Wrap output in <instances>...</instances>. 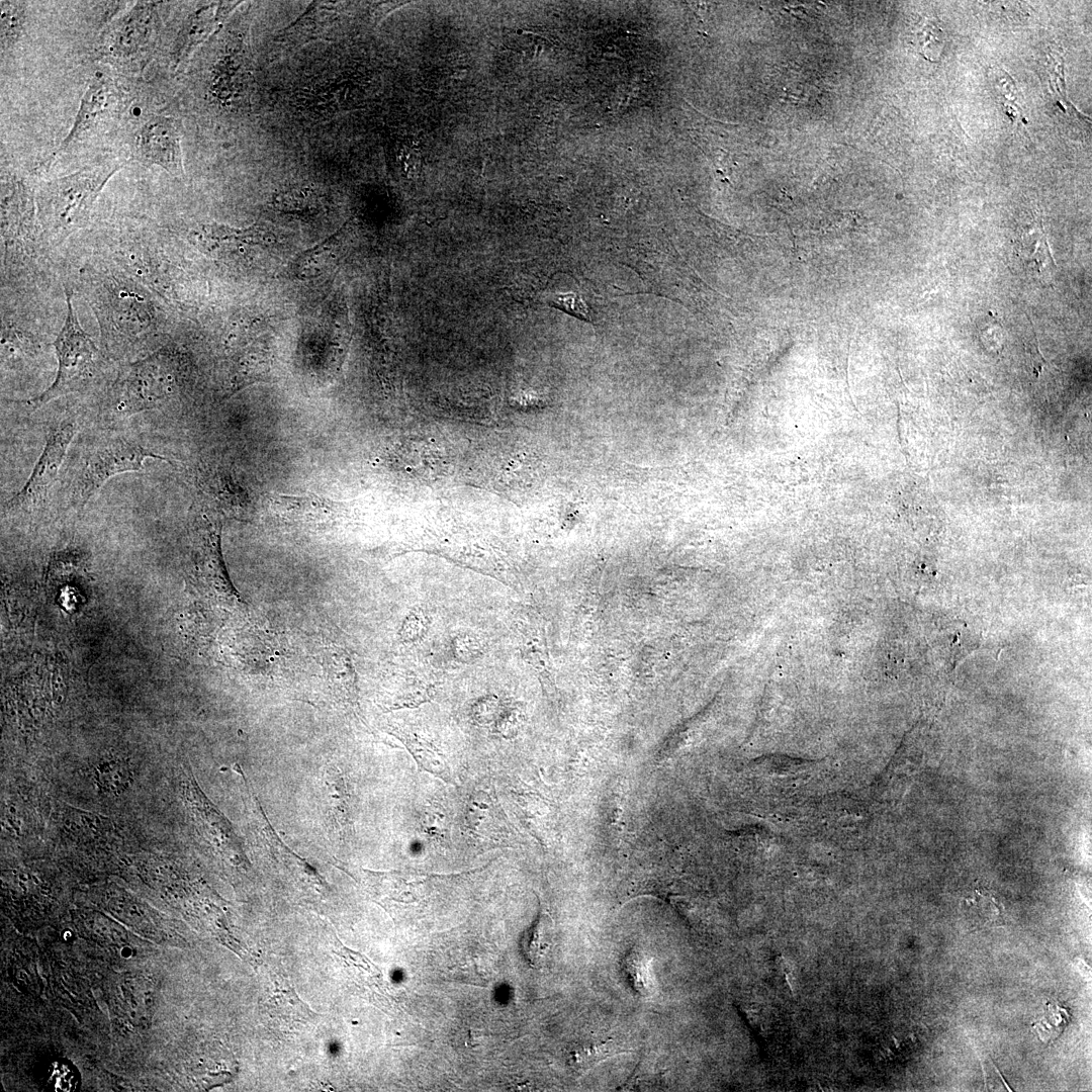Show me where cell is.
<instances>
[{"instance_id":"obj_19","label":"cell","mask_w":1092,"mask_h":1092,"mask_svg":"<svg viewBox=\"0 0 1092 1092\" xmlns=\"http://www.w3.org/2000/svg\"><path fill=\"white\" fill-rule=\"evenodd\" d=\"M26 23V7L23 2L1 1V53L11 51L21 39Z\"/></svg>"},{"instance_id":"obj_18","label":"cell","mask_w":1092,"mask_h":1092,"mask_svg":"<svg viewBox=\"0 0 1092 1092\" xmlns=\"http://www.w3.org/2000/svg\"><path fill=\"white\" fill-rule=\"evenodd\" d=\"M276 989L265 1005L271 1014L284 1020L296 1022L311 1021L316 1013L300 1000L294 990L284 981L276 982Z\"/></svg>"},{"instance_id":"obj_1","label":"cell","mask_w":1092,"mask_h":1092,"mask_svg":"<svg viewBox=\"0 0 1092 1092\" xmlns=\"http://www.w3.org/2000/svg\"><path fill=\"white\" fill-rule=\"evenodd\" d=\"M125 163L105 161L39 183L34 201L42 236L60 243L82 228L104 186Z\"/></svg>"},{"instance_id":"obj_28","label":"cell","mask_w":1092,"mask_h":1092,"mask_svg":"<svg viewBox=\"0 0 1092 1092\" xmlns=\"http://www.w3.org/2000/svg\"><path fill=\"white\" fill-rule=\"evenodd\" d=\"M519 723L518 710L509 702H502L496 717L492 723L494 733L503 737L512 736Z\"/></svg>"},{"instance_id":"obj_15","label":"cell","mask_w":1092,"mask_h":1092,"mask_svg":"<svg viewBox=\"0 0 1092 1092\" xmlns=\"http://www.w3.org/2000/svg\"><path fill=\"white\" fill-rule=\"evenodd\" d=\"M389 732L402 742L422 768L446 783L456 785L444 755L431 741L398 724H390Z\"/></svg>"},{"instance_id":"obj_27","label":"cell","mask_w":1092,"mask_h":1092,"mask_svg":"<svg viewBox=\"0 0 1092 1092\" xmlns=\"http://www.w3.org/2000/svg\"><path fill=\"white\" fill-rule=\"evenodd\" d=\"M500 704L502 700L495 695L480 697L471 706V718L478 725H492Z\"/></svg>"},{"instance_id":"obj_3","label":"cell","mask_w":1092,"mask_h":1092,"mask_svg":"<svg viewBox=\"0 0 1092 1092\" xmlns=\"http://www.w3.org/2000/svg\"><path fill=\"white\" fill-rule=\"evenodd\" d=\"M161 4L139 1L113 19L99 38L97 57L123 72L143 70L159 48Z\"/></svg>"},{"instance_id":"obj_16","label":"cell","mask_w":1092,"mask_h":1092,"mask_svg":"<svg viewBox=\"0 0 1092 1092\" xmlns=\"http://www.w3.org/2000/svg\"><path fill=\"white\" fill-rule=\"evenodd\" d=\"M322 780L328 818L336 831L344 836L351 826L350 797L346 781L333 766L323 771Z\"/></svg>"},{"instance_id":"obj_11","label":"cell","mask_w":1092,"mask_h":1092,"mask_svg":"<svg viewBox=\"0 0 1092 1092\" xmlns=\"http://www.w3.org/2000/svg\"><path fill=\"white\" fill-rule=\"evenodd\" d=\"M191 236L202 251L214 256L230 254L247 246L271 245L276 241L271 231L258 224L238 229L217 222L202 223L193 230Z\"/></svg>"},{"instance_id":"obj_13","label":"cell","mask_w":1092,"mask_h":1092,"mask_svg":"<svg viewBox=\"0 0 1092 1092\" xmlns=\"http://www.w3.org/2000/svg\"><path fill=\"white\" fill-rule=\"evenodd\" d=\"M338 15L337 3L313 2L300 17L279 32L275 43L279 50H289L307 41L329 37Z\"/></svg>"},{"instance_id":"obj_17","label":"cell","mask_w":1092,"mask_h":1092,"mask_svg":"<svg viewBox=\"0 0 1092 1092\" xmlns=\"http://www.w3.org/2000/svg\"><path fill=\"white\" fill-rule=\"evenodd\" d=\"M553 925L549 917L542 914L523 933L520 949L525 961L533 968H540L553 943Z\"/></svg>"},{"instance_id":"obj_22","label":"cell","mask_w":1092,"mask_h":1092,"mask_svg":"<svg viewBox=\"0 0 1092 1092\" xmlns=\"http://www.w3.org/2000/svg\"><path fill=\"white\" fill-rule=\"evenodd\" d=\"M131 774L127 764L120 760H105L96 768V781L100 788L107 793L118 794L123 792L129 782Z\"/></svg>"},{"instance_id":"obj_9","label":"cell","mask_w":1092,"mask_h":1092,"mask_svg":"<svg viewBox=\"0 0 1092 1092\" xmlns=\"http://www.w3.org/2000/svg\"><path fill=\"white\" fill-rule=\"evenodd\" d=\"M76 431V423L72 420H66L51 430L30 476L22 488L7 500V510L33 509L46 502Z\"/></svg>"},{"instance_id":"obj_23","label":"cell","mask_w":1092,"mask_h":1092,"mask_svg":"<svg viewBox=\"0 0 1092 1092\" xmlns=\"http://www.w3.org/2000/svg\"><path fill=\"white\" fill-rule=\"evenodd\" d=\"M334 237L320 243L315 247L302 253L300 257L299 273L303 277L313 276L327 268L335 257Z\"/></svg>"},{"instance_id":"obj_29","label":"cell","mask_w":1092,"mask_h":1092,"mask_svg":"<svg viewBox=\"0 0 1092 1092\" xmlns=\"http://www.w3.org/2000/svg\"><path fill=\"white\" fill-rule=\"evenodd\" d=\"M979 332L982 341L987 346L999 350L1005 339V330L1001 323L993 316L992 313H988L979 324Z\"/></svg>"},{"instance_id":"obj_14","label":"cell","mask_w":1092,"mask_h":1092,"mask_svg":"<svg viewBox=\"0 0 1092 1092\" xmlns=\"http://www.w3.org/2000/svg\"><path fill=\"white\" fill-rule=\"evenodd\" d=\"M1014 251L1021 263L1033 273L1039 275L1057 268L1040 218L1033 217L1021 225Z\"/></svg>"},{"instance_id":"obj_12","label":"cell","mask_w":1092,"mask_h":1092,"mask_svg":"<svg viewBox=\"0 0 1092 1092\" xmlns=\"http://www.w3.org/2000/svg\"><path fill=\"white\" fill-rule=\"evenodd\" d=\"M465 824L469 835L483 845L500 846L508 842L510 830L494 795L477 790L467 801Z\"/></svg>"},{"instance_id":"obj_4","label":"cell","mask_w":1092,"mask_h":1092,"mask_svg":"<svg viewBox=\"0 0 1092 1092\" xmlns=\"http://www.w3.org/2000/svg\"><path fill=\"white\" fill-rule=\"evenodd\" d=\"M176 383L174 354L158 349L120 370L109 391V408L117 417L158 408L173 395Z\"/></svg>"},{"instance_id":"obj_5","label":"cell","mask_w":1092,"mask_h":1092,"mask_svg":"<svg viewBox=\"0 0 1092 1092\" xmlns=\"http://www.w3.org/2000/svg\"><path fill=\"white\" fill-rule=\"evenodd\" d=\"M67 314L54 347L58 369L54 382L39 395L21 400L34 408L47 402L77 392L89 385L100 370L101 355L82 329L72 303V294L66 292Z\"/></svg>"},{"instance_id":"obj_20","label":"cell","mask_w":1092,"mask_h":1092,"mask_svg":"<svg viewBox=\"0 0 1092 1092\" xmlns=\"http://www.w3.org/2000/svg\"><path fill=\"white\" fill-rule=\"evenodd\" d=\"M272 205L280 211L299 213L315 210L321 205V200L312 189L295 188L275 195Z\"/></svg>"},{"instance_id":"obj_30","label":"cell","mask_w":1092,"mask_h":1092,"mask_svg":"<svg viewBox=\"0 0 1092 1092\" xmlns=\"http://www.w3.org/2000/svg\"><path fill=\"white\" fill-rule=\"evenodd\" d=\"M550 304L580 320H589L585 303L574 293L557 294L550 300Z\"/></svg>"},{"instance_id":"obj_25","label":"cell","mask_w":1092,"mask_h":1092,"mask_svg":"<svg viewBox=\"0 0 1092 1092\" xmlns=\"http://www.w3.org/2000/svg\"><path fill=\"white\" fill-rule=\"evenodd\" d=\"M432 623V617L427 608L417 606L404 617L398 631L399 640L403 643H415L422 640L428 633Z\"/></svg>"},{"instance_id":"obj_2","label":"cell","mask_w":1092,"mask_h":1092,"mask_svg":"<svg viewBox=\"0 0 1092 1092\" xmlns=\"http://www.w3.org/2000/svg\"><path fill=\"white\" fill-rule=\"evenodd\" d=\"M94 279L88 292L90 305L107 343H135L158 331V309L140 286L114 275Z\"/></svg>"},{"instance_id":"obj_6","label":"cell","mask_w":1092,"mask_h":1092,"mask_svg":"<svg viewBox=\"0 0 1092 1092\" xmlns=\"http://www.w3.org/2000/svg\"><path fill=\"white\" fill-rule=\"evenodd\" d=\"M148 458L169 461L167 457L123 436H109L95 441L80 459L72 480L70 500L84 506L109 478L142 469Z\"/></svg>"},{"instance_id":"obj_26","label":"cell","mask_w":1092,"mask_h":1092,"mask_svg":"<svg viewBox=\"0 0 1092 1092\" xmlns=\"http://www.w3.org/2000/svg\"><path fill=\"white\" fill-rule=\"evenodd\" d=\"M447 819L442 806H427L422 817V829L429 838L445 842L448 835Z\"/></svg>"},{"instance_id":"obj_24","label":"cell","mask_w":1092,"mask_h":1092,"mask_svg":"<svg viewBox=\"0 0 1092 1092\" xmlns=\"http://www.w3.org/2000/svg\"><path fill=\"white\" fill-rule=\"evenodd\" d=\"M451 651L456 661L468 664L482 656L484 644L475 632L460 630L451 639Z\"/></svg>"},{"instance_id":"obj_10","label":"cell","mask_w":1092,"mask_h":1092,"mask_svg":"<svg viewBox=\"0 0 1092 1092\" xmlns=\"http://www.w3.org/2000/svg\"><path fill=\"white\" fill-rule=\"evenodd\" d=\"M241 2H203L182 21L169 52L172 72L180 73L188 66L196 50L214 34Z\"/></svg>"},{"instance_id":"obj_8","label":"cell","mask_w":1092,"mask_h":1092,"mask_svg":"<svg viewBox=\"0 0 1092 1092\" xmlns=\"http://www.w3.org/2000/svg\"><path fill=\"white\" fill-rule=\"evenodd\" d=\"M181 122L171 115H151L133 135V153L145 165H155L171 176L184 177Z\"/></svg>"},{"instance_id":"obj_21","label":"cell","mask_w":1092,"mask_h":1092,"mask_svg":"<svg viewBox=\"0 0 1092 1092\" xmlns=\"http://www.w3.org/2000/svg\"><path fill=\"white\" fill-rule=\"evenodd\" d=\"M1070 1018L1071 1015L1066 1008L1058 1003L1048 1002L1044 1015L1032 1024V1029L1042 1041L1050 1042L1065 1030Z\"/></svg>"},{"instance_id":"obj_7","label":"cell","mask_w":1092,"mask_h":1092,"mask_svg":"<svg viewBox=\"0 0 1092 1092\" xmlns=\"http://www.w3.org/2000/svg\"><path fill=\"white\" fill-rule=\"evenodd\" d=\"M127 104V96L117 79L107 72L96 71L88 81L68 134L49 158V164L77 145L108 129L109 125L120 119Z\"/></svg>"}]
</instances>
